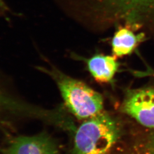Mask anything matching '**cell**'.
Returning a JSON list of instances; mask_svg holds the SVG:
<instances>
[{"instance_id":"cell-9","label":"cell","mask_w":154,"mask_h":154,"mask_svg":"<svg viewBox=\"0 0 154 154\" xmlns=\"http://www.w3.org/2000/svg\"><path fill=\"white\" fill-rule=\"evenodd\" d=\"M149 74H150L151 75H152L153 78H154V71H151V72H149Z\"/></svg>"},{"instance_id":"cell-7","label":"cell","mask_w":154,"mask_h":154,"mask_svg":"<svg viewBox=\"0 0 154 154\" xmlns=\"http://www.w3.org/2000/svg\"><path fill=\"white\" fill-rule=\"evenodd\" d=\"M149 154H154V139H152L151 145L149 146Z\"/></svg>"},{"instance_id":"cell-1","label":"cell","mask_w":154,"mask_h":154,"mask_svg":"<svg viewBox=\"0 0 154 154\" xmlns=\"http://www.w3.org/2000/svg\"><path fill=\"white\" fill-rule=\"evenodd\" d=\"M38 69L54 81L65 107L78 119L84 121L104 110L102 95L86 83L67 75L55 66Z\"/></svg>"},{"instance_id":"cell-6","label":"cell","mask_w":154,"mask_h":154,"mask_svg":"<svg viewBox=\"0 0 154 154\" xmlns=\"http://www.w3.org/2000/svg\"><path fill=\"white\" fill-rule=\"evenodd\" d=\"M84 60L94 81L102 85L113 82L121 66L118 59L113 55L98 53Z\"/></svg>"},{"instance_id":"cell-4","label":"cell","mask_w":154,"mask_h":154,"mask_svg":"<svg viewBox=\"0 0 154 154\" xmlns=\"http://www.w3.org/2000/svg\"><path fill=\"white\" fill-rule=\"evenodd\" d=\"M4 154H60L55 142L48 135L41 133L32 136L21 135L13 139Z\"/></svg>"},{"instance_id":"cell-2","label":"cell","mask_w":154,"mask_h":154,"mask_svg":"<svg viewBox=\"0 0 154 154\" xmlns=\"http://www.w3.org/2000/svg\"><path fill=\"white\" fill-rule=\"evenodd\" d=\"M119 135L116 120L103 110L84 120L78 127L75 134L72 154H107Z\"/></svg>"},{"instance_id":"cell-5","label":"cell","mask_w":154,"mask_h":154,"mask_svg":"<svg viewBox=\"0 0 154 154\" xmlns=\"http://www.w3.org/2000/svg\"><path fill=\"white\" fill-rule=\"evenodd\" d=\"M136 32L125 25L117 26L111 42L112 55L118 59L131 55L139 45L146 40V33Z\"/></svg>"},{"instance_id":"cell-8","label":"cell","mask_w":154,"mask_h":154,"mask_svg":"<svg viewBox=\"0 0 154 154\" xmlns=\"http://www.w3.org/2000/svg\"><path fill=\"white\" fill-rule=\"evenodd\" d=\"M0 9H2V11H6L8 10V8H6L5 4L2 0H0Z\"/></svg>"},{"instance_id":"cell-3","label":"cell","mask_w":154,"mask_h":154,"mask_svg":"<svg viewBox=\"0 0 154 154\" xmlns=\"http://www.w3.org/2000/svg\"><path fill=\"white\" fill-rule=\"evenodd\" d=\"M121 110L143 126L154 128V86L126 90Z\"/></svg>"}]
</instances>
